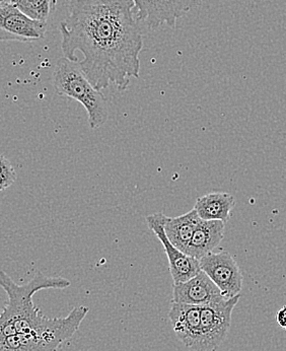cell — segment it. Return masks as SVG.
Instances as JSON below:
<instances>
[{
  "label": "cell",
  "mask_w": 286,
  "mask_h": 351,
  "mask_svg": "<svg viewBox=\"0 0 286 351\" xmlns=\"http://www.w3.org/2000/svg\"><path fill=\"white\" fill-rule=\"evenodd\" d=\"M61 49L97 90H125L141 76L143 32L132 0H75L60 23Z\"/></svg>",
  "instance_id": "cell-1"
},
{
  "label": "cell",
  "mask_w": 286,
  "mask_h": 351,
  "mask_svg": "<svg viewBox=\"0 0 286 351\" xmlns=\"http://www.w3.org/2000/svg\"><path fill=\"white\" fill-rule=\"evenodd\" d=\"M69 279L59 276H46L38 271L24 285H19L6 272L0 271V287L8 295L0 313V339L25 334L41 340L51 351H56L80 329L88 308L78 306L65 318H48L33 302L36 293L42 289H64L71 287Z\"/></svg>",
  "instance_id": "cell-2"
},
{
  "label": "cell",
  "mask_w": 286,
  "mask_h": 351,
  "mask_svg": "<svg viewBox=\"0 0 286 351\" xmlns=\"http://www.w3.org/2000/svg\"><path fill=\"white\" fill-rule=\"evenodd\" d=\"M53 86L57 95L78 101L88 112L92 129L105 125L109 118L107 100L88 80L78 62L62 57L53 71Z\"/></svg>",
  "instance_id": "cell-3"
},
{
  "label": "cell",
  "mask_w": 286,
  "mask_h": 351,
  "mask_svg": "<svg viewBox=\"0 0 286 351\" xmlns=\"http://www.w3.org/2000/svg\"><path fill=\"white\" fill-rule=\"evenodd\" d=\"M239 298L241 295L219 304L200 306L201 351H216L226 340Z\"/></svg>",
  "instance_id": "cell-4"
},
{
  "label": "cell",
  "mask_w": 286,
  "mask_h": 351,
  "mask_svg": "<svg viewBox=\"0 0 286 351\" xmlns=\"http://www.w3.org/2000/svg\"><path fill=\"white\" fill-rule=\"evenodd\" d=\"M199 264L226 299L241 295L243 274L236 259L228 251L211 252L199 260Z\"/></svg>",
  "instance_id": "cell-5"
},
{
  "label": "cell",
  "mask_w": 286,
  "mask_h": 351,
  "mask_svg": "<svg viewBox=\"0 0 286 351\" xmlns=\"http://www.w3.org/2000/svg\"><path fill=\"white\" fill-rule=\"evenodd\" d=\"M135 16L150 29L163 25L175 27L177 21L193 8L200 5L202 0H132Z\"/></svg>",
  "instance_id": "cell-6"
},
{
  "label": "cell",
  "mask_w": 286,
  "mask_h": 351,
  "mask_svg": "<svg viewBox=\"0 0 286 351\" xmlns=\"http://www.w3.org/2000/svg\"><path fill=\"white\" fill-rule=\"evenodd\" d=\"M167 215L164 213H156L145 217L148 228L156 234V238L162 243L169 260V272L174 283L185 282L201 271L199 260L188 256L174 246L167 239L165 232Z\"/></svg>",
  "instance_id": "cell-7"
},
{
  "label": "cell",
  "mask_w": 286,
  "mask_h": 351,
  "mask_svg": "<svg viewBox=\"0 0 286 351\" xmlns=\"http://www.w3.org/2000/svg\"><path fill=\"white\" fill-rule=\"evenodd\" d=\"M46 31L47 23L32 20L12 3L0 8V41H37Z\"/></svg>",
  "instance_id": "cell-8"
},
{
  "label": "cell",
  "mask_w": 286,
  "mask_h": 351,
  "mask_svg": "<svg viewBox=\"0 0 286 351\" xmlns=\"http://www.w3.org/2000/svg\"><path fill=\"white\" fill-rule=\"evenodd\" d=\"M222 291L204 272L201 270L196 276L185 282L174 283L173 302L211 306L226 301Z\"/></svg>",
  "instance_id": "cell-9"
},
{
  "label": "cell",
  "mask_w": 286,
  "mask_h": 351,
  "mask_svg": "<svg viewBox=\"0 0 286 351\" xmlns=\"http://www.w3.org/2000/svg\"><path fill=\"white\" fill-rule=\"evenodd\" d=\"M169 319L178 339L189 350L201 351L200 306L171 302Z\"/></svg>",
  "instance_id": "cell-10"
},
{
  "label": "cell",
  "mask_w": 286,
  "mask_h": 351,
  "mask_svg": "<svg viewBox=\"0 0 286 351\" xmlns=\"http://www.w3.org/2000/svg\"><path fill=\"white\" fill-rule=\"evenodd\" d=\"M226 223L220 221H202L197 226L185 254L200 260L213 252L224 238Z\"/></svg>",
  "instance_id": "cell-11"
},
{
  "label": "cell",
  "mask_w": 286,
  "mask_h": 351,
  "mask_svg": "<svg viewBox=\"0 0 286 351\" xmlns=\"http://www.w3.org/2000/svg\"><path fill=\"white\" fill-rule=\"evenodd\" d=\"M236 206V198L228 192H211L197 198L194 209L202 221L228 223Z\"/></svg>",
  "instance_id": "cell-12"
},
{
  "label": "cell",
  "mask_w": 286,
  "mask_h": 351,
  "mask_svg": "<svg viewBox=\"0 0 286 351\" xmlns=\"http://www.w3.org/2000/svg\"><path fill=\"white\" fill-rule=\"evenodd\" d=\"M200 221L201 219L194 208L180 217H167L165 223V232L167 239L174 246L185 253Z\"/></svg>",
  "instance_id": "cell-13"
},
{
  "label": "cell",
  "mask_w": 286,
  "mask_h": 351,
  "mask_svg": "<svg viewBox=\"0 0 286 351\" xmlns=\"http://www.w3.org/2000/svg\"><path fill=\"white\" fill-rule=\"evenodd\" d=\"M12 4L32 20L47 23L56 8L57 0H12Z\"/></svg>",
  "instance_id": "cell-14"
},
{
  "label": "cell",
  "mask_w": 286,
  "mask_h": 351,
  "mask_svg": "<svg viewBox=\"0 0 286 351\" xmlns=\"http://www.w3.org/2000/svg\"><path fill=\"white\" fill-rule=\"evenodd\" d=\"M16 181V173L10 160L0 156V192L14 185Z\"/></svg>",
  "instance_id": "cell-15"
},
{
  "label": "cell",
  "mask_w": 286,
  "mask_h": 351,
  "mask_svg": "<svg viewBox=\"0 0 286 351\" xmlns=\"http://www.w3.org/2000/svg\"><path fill=\"white\" fill-rule=\"evenodd\" d=\"M12 0H0V8H3V6L8 5V4H12Z\"/></svg>",
  "instance_id": "cell-16"
}]
</instances>
